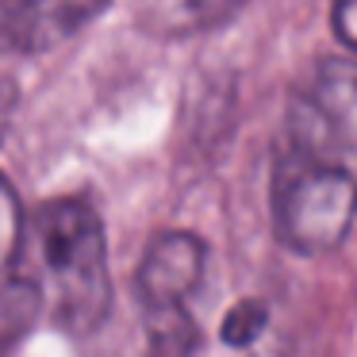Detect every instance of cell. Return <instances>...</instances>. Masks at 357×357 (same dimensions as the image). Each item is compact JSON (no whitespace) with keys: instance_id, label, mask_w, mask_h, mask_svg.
<instances>
[{"instance_id":"1","label":"cell","mask_w":357,"mask_h":357,"mask_svg":"<svg viewBox=\"0 0 357 357\" xmlns=\"http://www.w3.org/2000/svg\"><path fill=\"white\" fill-rule=\"evenodd\" d=\"M273 227L296 254H331L357 219V62L326 58L296 85L273 154Z\"/></svg>"},{"instance_id":"2","label":"cell","mask_w":357,"mask_h":357,"mask_svg":"<svg viewBox=\"0 0 357 357\" xmlns=\"http://www.w3.org/2000/svg\"><path fill=\"white\" fill-rule=\"evenodd\" d=\"M12 277H20L62 331H89L108 315L112 277L104 227L85 200L58 196L24 219L12 254Z\"/></svg>"},{"instance_id":"3","label":"cell","mask_w":357,"mask_h":357,"mask_svg":"<svg viewBox=\"0 0 357 357\" xmlns=\"http://www.w3.org/2000/svg\"><path fill=\"white\" fill-rule=\"evenodd\" d=\"M108 0H0V50L43 54L93 24Z\"/></svg>"},{"instance_id":"4","label":"cell","mask_w":357,"mask_h":357,"mask_svg":"<svg viewBox=\"0 0 357 357\" xmlns=\"http://www.w3.org/2000/svg\"><path fill=\"white\" fill-rule=\"evenodd\" d=\"M208 250L188 231H165L150 242L139 265V296L150 311L185 307V300L200 288Z\"/></svg>"},{"instance_id":"5","label":"cell","mask_w":357,"mask_h":357,"mask_svg":"<svg viewBox=\"0 0 357 357\" xmlns=\"http://www.w3.org/2000/svg\"><path fill=\"white\" fill-rule=\"evenodd\" d=\"M250 0H135L139 20L146 31L162 39H185V35L215 31L234 20Z\"/></svg>"},{"instance_id":"6","label":"cell","mask_w":357,"mask_h":357,"mask_svg":"<svg viewBox=\"0 0 357 357\" xmlns=\"http://www.w3.org/2000/svg\"><path fill=\"white\" fill-rule=\"evenodd\" d=\"M39 300L20 277H0V354H8L39 319Z\"/></svg>"},{"instance_id":"7","label":"cell","mask_w":357,"mask_h":357,"mask_svg":"<svg viewBox=\"0 0 357 357\" xmlns=\"http://www.w3.org/2000/svg\"><path fill=\"white\" fill-rule=\"evenodd\" d=\"M200 346V331L185 315V307L150 311V357H192Z\"/></svg>"},{"instance_id":"8","label":"cell","mask_w":357,"mask_h":357,"mask_svg":"<svg viewBox=\"0 0 357 357\" xmlns=\"http://www.w3.org/2000/svg\"><path fill=\"white\" fill-rule=\"evenodd\" d=\"M265 326H269L265 303L261 300H242V303H234L231 315L223 319V342L234 346V349H246L265 334Z\"/></svg>"},{"instance_id":"9","label":"cell","mask_w":357,"mask_h":357,"mask_svg":"<svg viewBox=\"0 0 357 357\" xmlns=\"http://www.w3.org/2000/svg\"><path fill=\"white\" fill-rule=\"evenodd\" d=\"M20 227H24V215L16 208V196H12L8 181L0 177V269L12 265V254H16V242H20Z\"/></svg>"},{"instance_id":"10","label":"cell","mask_w":357,"mask_h":357,"mask_svg":"<svg viewBox=\"0 0 357 357\" xmlns=\"http://www.w3.org/2000/svg\"><path fill=\"white\" fill-rule=\"evenodd\" d=\"M334 35L357 54V0H334Z\"/></svg>"}]
</instances>
